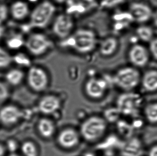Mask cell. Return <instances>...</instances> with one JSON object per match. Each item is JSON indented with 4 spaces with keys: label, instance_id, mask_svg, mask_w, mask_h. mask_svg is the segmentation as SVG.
<instances>
[{
    "label": "cell",
    "instance_id": "484cf974",
    "mask_svg": "<svg viewBox=\"0 0 157 156\" xmlns=\"http://www.w3.org/2000/svg\"><path fill=\"white\" fill-rule=\"evenodd\" d=\"M23 156H38V150L33 142L26 141L23 142L19 147Z\"/></svg>",
    "mask_w": 157,
    "mask_h": 156
},
{
    "label": "cell",
    "instance_id": "1f68e13d",
    "mask_svg": "<svg viewBox=\"0 0 157 156\" xmlns=\"http://www.w3.org/2000/svg\"><path fill=\"white\" fill-rule=\"evenodd\" d=\"M8 28V27H6V24H0V41H2V40Z\"/></svg>",
    "mask_w": 157,
    "mask_h": 156
},
{
    "label": "cell",
    "instance_id": "8fae6325",
    "mask_svg": "<svg viewBox=\"0 0 157 156\" xmlns=\"http://www.w3.org/2000/svg\"><path fill=\"white\" fill-rule=\"evenodd\" d=\"M25 38V35L22 30L8 28L2 40V45L11 53H14L24 48Z\"/></svg>",
    "mask_w": 157,
    "mask_h": 156
},
{
    "label": "cell",
    "instance_id": "5b68a950",
    "mask_svg": "<svg viewBox=\"0 0 157 156\" xmlns=\"http://www.w3.org/2000/svg\"><path fill=\"white\" fill-rule=\"evenodd\" d=\"M143 104L141 95L134 91L125 92L118 97L116 108L121 114L131 117L137 116Z\"/></svg>",
    "mask_w": 157,
    "mask_h": 156
},
{
    "label": "cell",
    "instance_id": "d6986e66",
    "mask_svg": "<svg viewBox=\"0 0 157 156\" xmlns=\"http://www.w3.org/2000/svg\"><path fill=\"white\" fill-rule=\"evenodd\" d=\"M119 45V40L115 37L108 36L102 39L100 43L99 51L103 56H111L116 53Z\"/></svg>",
    "mask_w": 157,
    "mask_h": 156
},
{
    "label": "cell",
    "instance_id": "2e32d148",
    "mask_svg": "<svg viewBox=\"0 0 157 156\" xmlns=\"http://www.w3.org/2000/svg\"><path fill=\"white\" fill-rule=\"evenodd\" d=\"M79 140L78 133L72 128L62 130L57 138L59 145L65 149H71L75 147L78 144Z\"/></svg>",
    "mask_w": 157,
    "mask_h": 156
},
{
    "label": "cell",
    "instance_id": "603a6c76",
    "mask_svg": "<svg viewBox=\"0 0 157 156\" xmlns=\"http://www.w3.org/2000/svg\"><path fill=\"white\" fill-rule=\"evenodd\" d=\"M12 66V53L0 44V71H6Z\"/></svg>",
    "mask_w": 157,
    "mask_h": 156
},
{
    "label": "cell",
    "instance_id": "5bb4252c",
    "mask_svg": "<svg viewBox=\"0 0 157 156\" xmlns=\"http://www.w3.org/2000/svg\"><path fill=\"white\" fill-rule=\"evenodd\" d=\"M108 86L106 81L103 79L91 78L86 82L85 91L90 98L100 99L106 93Z\"/></svg>",
    "mask_w": 157,
    "mask_h": 156
},
{
    "label": "cell",
    "instance_id": "8992f818",
    "mask_svg": "<svg viewBox=\"0 0 157 156\" xmlns=\"http://www.w3.org/2000/svg\"><path fill=\"white\" fill-rule=\"evenodd\" d=\"M106 120L98 116H91L86 119L81 125L80 133L87 141L92 142L100 138L107 129Z\"/></svg>",
    "mask_w": 157,
    "mask_h": 156
},
{
    "label": "cell",
    "instance_id": "9c48e42d",
    "mask_svg": "<svg viewBox=\"0 0 157 156\" xmlns=\"http://www.w3.org/2000/svg\"><path fill=\"white\" fill-rule=\"evenodd\" d=\"M8 7L9 19L14 23H22L29 17L31 9L26 0H12Z\"/></svg>",
    "mask_w": 157,
    "mask_h": 156
},
{
    "label": "cell",
    "instance_id": "7a4b0ae2",
    "mask_svg": "<svg viewBox=\"0 0 157 156\" xmlns=\"http://www.w3.org/2000/svg\"><path fill=\"white\" fill-rule=\"evenodd\" d=\"M56 12L54 2L44 0L31 10L28 18L29 25L34 29H43L52 22Z\"/></svg>",
    "mask_w": 157,
    "mask_h": 156
},
{
    "label": "cell",
    "instance_id": "74e56055",
    "mask_svg": "<svg viewBox=\"0 0 157 156\" xmlns=\"http://www.w3.org/2000/svg\"><path fill=\"white\" fill-rule=\"evenodd\" d=\"M85 156H94V155L92 154H86V155H85Z\"/></svg>",
    "mask_w": 157,
    "mask_h": 156
},
{
    "label": "cell",
    "instance_id": "e0dca14e",
    "mask_svg": "<svg viewBox=\"0 0 157 156\" xmlns=\"http://www.w3.org/2000/svg\"><path fill=\"white\" fill-rule=\"evenodd\" d=\"M60 105V101L58 97L48 95L43 97L39 102L38 109L42 113L50 114L57 111Z\"/></svg>",
    "mask_w": 157,
    "mask_h": 156
},
{
    "label": "cell",
    "instance_id": "3957f363",
    "mask_svg": "<svg viewBox=\"0 0 157 156\" xmlns=\"http://www.w3.org/2000/svg\"><path fill=\"white\" fill-rule=\"evenodd\" d=\"M141 76L137 68L133 66L121 68L113 78V83L124 92L132 91L141 82Z\"/></svg>",
    "mask_w": 157,
    "mask_h": 156
},
{
    "label": "cell",
    "instance_id": "7402d4cb",
    "mask_svg": "<svg viewBox=\"0 0 157 156\" xmlns=\"http://www.w3.org/2000/svg\"><path fill=\"white\" fill-rule=\"evenodd\" d=\"M37 130L41 136L49 138L52 137L55 132V125L51 120L42 118L38 123Z\"/></svg>",
    "mask_w": 157,
    "mask_h": 156
},
{
    "label": "cell",
    "instance_id": "4dcf8cb0",
    "mask_svg": "<svg viewBox=\"0 0 157 156\" xmlns=\"http://www.w3.org/2000/svg\"><path fill=\"white\" fill-rule=\"evenodd\" d=\"M148 50L150 55L157 60V38H153L149 42Z\"/></svg>",
    "mask_w": 157,
    "mask_h": 156
},
{
    "label": "cell",
    "instance_id": "e575fe53",
    "mask_svg": "<svg viewBox=\"0 0 157 156\" xmlns=\"http://www.w3.org/2000/svg\"><path fill=\"white\" fill-rule=\"evenodd\" d=\"M7 151H6V148L4 144L1 143H0V156H6V154Z\"/></svg>",
    "mask_w": 157,
    "mask_h": 156
},
{
    "label": "cell",
    "instance_id": "d4e9b609",
    "mask_svg": "<svg viewBox=\"0 0 157 156\" xmlns=\"http://www.w3.org/2000/svg\"><path fill=\"white\" fill-rule=\"evenodd\" d=\"M145 117L147 121L151 124H157V102L147 104L144 110Z\"/></svg>",
    "mask_w": 157,
    "mask_h": 156
},
{
    "label": "cell",
    "instance_id": "836d02e7",
    "mask_svg": "<svg viewBox=\"0 0 157 156\" xmlns=\"http://www.w3.org/2000/svg\"><path fill=\"white\" fill-rule=\"evenodd\" d=\"M151 20L153 22L154 25L157 27V9L153 12Z\"/></svg>",
    "mask_w": 157,
    "mask_h": 156
},
{
    "label": "cell",
    "instance_id": "277c9868",
    "mask_svg": "<svg viewBox=\"0 0 157 156\" xmlns=\"http://www.w3.org/2000/svg\"><path fill=\"white\" fill-rule=\"evenodd\" d=\"M50 38L44 33L33 32L25 35V46L30 56L39 57L45 55L52 47Z\"/></svg>",
    "mask_w": 157,
    "mask_h": 156
},
{
    "label": "cell",
    "instance_id": "52a82bcc",
    "mask_svg": "<svg viewBox=\"0 0 157 156\" xmlns=\"http://www.w3.org/2000/svg\"><path fill=\"white\" fill-rule=\"evenodd\" d=\"M74 19L67 13L59 14L53 18L52 29L55 36L63 40L72 34L75 31Z\"/></svg>",
    "mask_w": 157,
    "mask_h": 156
},
{
    "label": "cell",
    "instance_id": "4fadbf2b",
    "mask_svg": "<svg viewBox=\"0 0 157 156\" xmlns=\"http://www.w3.org/2000/svg\"><path fill=\"white\" fill-rule=\"evenodd\" d=\"M129 12L134 22L143 24L151 20L154 11L147 4L136 2L130 4Z\"/></svg>",
    "mask_w": 157,
    "mask_h": 156
},
{
    "label": "cell",
    "instance_id": "7c38bea8",
    "mask_svg": "<svg viewBox=\"0 0 157 156\" xmlns=\"http://www.w3.org/2000/svg\"><path fill=\"white\" fill-rule=\"evenodd\" d=\"M150 53L148 49L141 44L132 45L128 51V59L133 67H144L149 62Z\"/></svg>",
    "mask_w": 157,
    "mask_h": 156
},
{
    "label": "cell",
    "instance_id": "83f0119b",
    "mask_svg": "<svg viewBox=\"0 0 157 156\" xmlns=\"http://www.w3.org/2000/svg\"><path fill=\"white\" fill-rule=\"evenodd\" d=\"M125 0H101L100 6L103 9H112L120 6Z\"/></svg>",
    "mask_w": 157,
    "mask_h": 156
},
{
    "label": "cell",
    "instance_id": "f35d334b",
    "mask_svg": "<svg viewBox=\"0 0 157 156\" xmlns=\"http://www.w3.org/2000/svg\"><path fill=\"white\" fill-rule=\"evenodd\" d=\"M9 1H12V0H9Z\"/></svg>",
    "mask_w": 157,
    "mask_h": 156
},
{
    "label": "cell",
    "instance_id": "8d00e7d4",
    "mask_svg": "<svg viewBox=\"0 0 157 156\" xmlns=\"http://www.w3.org/2000/svg\"><path fill=\"white\" fill-rule=\"evenodd\" d=\"M6 156H21L20 155L18 154L17 153H12V154H9Z\"/></svg>",
    "mask_w": 157,
    "mask_h": 156
},
{
    "label": "cell",
    "instance_id": "9a60e30c",
    "mask_svg": "<svg viewBox=\"0 0 157 156\" xmlns=\"http://www.w3.org/2000/svg\"><path fill=\"white\" fill-rule=\"evenodd\" d=\"M144 152L143 143L137 137H130L123 143L121 147L123 156H142Z\"/></svg>",
    "mask_w": 157,
    "mask_h": 156
},
{
    "label": "cell",
    "instance_id": "4316f807",
    "mask_svg": "<svg viewBox=\"0 0 157 156\" xmlns=\"http://www.w3.org/2000/svg\"><path fill=\"white\" fill-rule=\"evenodd\" d=\"M10 96V87L4 81L0 80V108L7 103Z\"/></svg>",
    "mask_w": 157,
    "mask_h": 156
},
{
    "label": "cell",
    "instance_id": "6da1fadb",
    "mask_svg": "<svg viewBox=\"0 0 157 156\" xmlns=\"http://www.w3.org/2000/svg\"><path fill=\"white\" fill-rule=\"evenodd\" d=\"M98 36L89 28H80L75 30L69 37L62 40L63 47L70 48L80 54H87L93 51L98 44Z\"/></svg>",
    "mask_w": 157,
    "mask_h": 156
},
{
    "label": "cell",
    "instance_id": "f1b7e54d",
    "mask_svg": "<svg viewBox=\"0 0 157 156\" xmlns=\"http://www.w3.org/2000/svg\"><path fill=\"white\" fill-rule=\"evenodd\" d=\"M4 145L6 148V151H8L9 154L16 153V151L20 147L17 141L14 139L7 140Z\"/></svg>",
    "mask_w": 157,
    "mask_h": 156
},
{
    "label": "cell",
    "instance_id": "ac0fdd59",
    "mask_svg": "<svg viewBox=\"0 0 157 156\" xmlns=\"http://www.w3.org/2000/svg\"><path fill=\"white\" fill-rule=\"evenodd\" d=\"M25 77V74L22 69L11 67L6 71L4 81L10 88L17 87L23 82Z\"/></svg>",
    "mask_w": 157,
    "mask_h": 156
},
{
    "label": "cell",
    "instance_id": "ba28073f",
    "mask_svg": "<svg viewBox=\"0 0 157 156\" xmlns=\"http://www.w3.org/2000/svg\"><path fill=\"white\" fill-rule=\"evenodd\" d=\"M25 77L29 88L36 92L43 91L48 87L49 82L48 74L40 67L31 66L29 68Z\"/></svg>",
    "mask_w": 157,
    "mask_h": 156
},
{
    "label": "cell",
    "instance_id": "d590c367",
    "mask_svg": "<svg viewBox=\"0 0 157 156\" xmlns=\"http://www.w3.org/2000/svg\"><path fill=\"white\" fill-rule=\"evenodd\" d=\"M54 2L58 4H65L69 0H52Z\"/></svg>",
    "mask_w": 157,
    "mask_h": 156
},
{
    "label": "cell",
    "instance_id": "ab89813d",
    "mask_svg": "<svg viewBox=\"0 0 157 156\" xmlns=\"http://www.w3.org/2000/svg\"><path fill=\"white\" fill-rule=\"evenodd\" d=\"M0 125H1V124H0Z\"/></svg>",
    "mask_w": 157,
    "mask_h": 156
},
{
    "label": "cell",
    "instance_id": "d6a6232c",
    "mask_svg": "<svg viewBox=\"0 0 157 156\" xmlns=\"http://www.w3.org/2000/svg\"><path fill=\"white\" fill-rule=\"evenodd\" d=\"M148 156H157V145L151 147L148 152Z\"/></svg>",
    "mask_w": 157,
    "mask_h": 156
},
{
    "label": "cell",
    "instance_id": "f546056e",
    "mask_svg": "<svg viewBox=\"0 0 157 156\" xmlns=\"http://www.w3.org/2000/svg\"><path fill=\"white\" fill-rule=\"evenodd\" d=\"M117 108L116 109H110L108 110L105 114V116L107 120L109 122H114L117 121L121 114Z\"/></svg>",
    "mask_w": 157,
    "mask_h": 156
},
{
    "label": "cell",
    "instance_id": "44dd1931",
    "mask_svg": "<svg viewBox=\"0 0 157 156\" xmlns=\"http://www.w3.org/2000/svg\"><path fill=\"white\" fill-rule=\"evenodd\" d=\"M30 55L22 49L12 53L13 65L20 68H29L32 66Z\"/></svg>",
    "mask_w": 157,
    "mask_h": 156
},
{
    "label": "cell",
    "instance_id": "cb8c5ba5",
    "mask_svg": "<svg viewBox=\"0 0 157 156\" xmlns=\"http://www.w3.org/2000/svg\"><path fill=\"white\" fill-rule=\"evenodd\" d=\"M136 36L141 41L150 42L154 38V32L150 27L146 25L140 24L136 29Z\"/></svg>",
    "mask_w": 157,
    "mask_h": 156
},
{
    "label": "cell",
    "instance_id": "ffe728a7",
    "mask_svg": "<svg viewBox=\"0 0 157 156\" xmlns=\"http://www.w3.org/2000/svg\"><path fill=\"white\" fill-rule=\"evenodd\" d=\"M140 84L145 91L147 93L157 92V70L147 71L141 77Z\"/></svg>",
    "mask_w": 157,
    "mask_h": 156
},
{
    "label": "cell",
    "instance_id": "30bf717a",
    "mask_svg": "<svg viewBox=\"0 0 157 156\" xmlns=\"http://www.w3.org/2000/svg\"><path fill=\"white\" fill-rule=\"evenodd\" d=\"M23 112L18 106L6 103L0 108V124L11 127L18 123L23 117Z\"/></svg>",
    "mask_w": 157,
    "mask_h": 156
}]
</instances>
